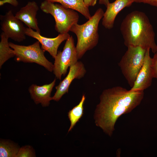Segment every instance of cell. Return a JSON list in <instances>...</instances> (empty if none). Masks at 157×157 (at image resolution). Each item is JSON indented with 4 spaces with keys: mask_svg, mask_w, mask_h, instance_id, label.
I'll list each match as a JSON object with an SVG mask.
<instances>
[{
    "mask_svg": "<svg viewBox=\"0 0 157 157\" xmlns=\"http://www.w3.org/2000/svg\"><path fill=\"white\" fill-rule=\"evenodd\" d=\"M152 68L153 77L157 79V55L155 53L152 59Z\"/></svg>",
    "mask_w": 157,
    "mask_h": 157,
    "instance_id": "20",
    "label": "cell"
},
{
    "mask_svg": "<svg viewBox=\"0 0 157 157\" xmlns=\"http://www.w3.org/2000/svg\"><path fill=\"white\" fill-rule=\"evenodd\" d=\"M144 95V91H131L119 86L104 90L94 111L95 125L111 137L117 119L139 106Z\"/></svg>",
    "mask_w": 157,
    "mask_h": 157,
    "instance_id": "1",
    "label": "cell"
},
{
    "mask_svg": "<svg viewBox=\"0 0 157 157\" xmlns=\"http://www.w3.org/2000/svg\"><path fill=\"white\" fill-rule=\"evenodd\" d=\"M52 2H57L67 8L76 10L88 19L91 17L88 7L83 0H44Z\"/></svg>",
    "mask_w": 157,
    "mask_h": 157,
    "instance_id": "15",
    "label": "cell"
},
{
    "mask_svg": "<svg viewBox=\"0 0 157 157\" xmlns=\"http://www.w3.org/2000/svg\"><path fill=\"white\" fill-rule=\"evenodd\" d=\"M133 3H143L157 7V0H131Z\"/></svg>",
    "mask_w": 157,
    "mask_h": 157,
    "instance_id": "21",
    "label": "cell"
},
{
    "mask_svg": "<svg viewBox=\"0 0 157 157\" xmlns=\"http://www.w3.org/2000/svg\"><path fill=\"white\" fill-rule=\"evenodd\" d=\"M35 154L33 147L29 145H25L20 147L16 157H34Z\"/></svg>",
    "mask_w": 157,
    "mask_h": 157,
    "instance_id": "19",
    "label": "cell"
},
{
    "mask_svg": "<svg viewBox=\"0 0 157 157\" xmlns=\"http://www.w3.org/2000/svg\"><path fill=\"white\" fill-rule=\"evenodd\" d=\"M150 50L149 48L147 49L143 66L130 91H144L151 85L154 77L152 68V58L150 55Z\"/></svg>",
    "mask_w": 157,
    "mask_h": 157,
    "instance_id": "11",
    "label": "cell"
},
{
    "mask_svg": "<svg viewBox=\"0 0 157 157\" xmlns=\"http://www.w3.org/2000/svg\"><path fill=\"white\" fill-rule=\"evenodd\" d=\"M0 67L8 59L15 56L14 50L10 46L9 39L3 32L0 34Z\"/></svg>",
    "mask_w": 157,
    "mask_h": 157,
    "instance_id": "16",
    "label": "cell"
},
{
    "mask_svg": "<svg viewBox=\"0 0 157 157\" xmlns=\"http://www.w3.org/2000/svg\"><path fill=\"white\" fill-rule=\"evenodd\" d=\"M20 147L16 143L8 140L0 141V157H16Z\"/></svg>",
    "mask_w": 157,
    "mask_h": 157,
    "instance_id": "17",
    "label": "cell"
},
{
    "mask_svg": "<svg viewBox=\"0 0 157 157\" xmlns=\"http://www.w3.org/2000/svg\"><path fill=\"white\" fill-rule=\"evenodd\" d=\"M120 30L125 45L140 46L151 49L155 53L157 50L155 33L153 26L144 12L133 11L127 15L121 24Z\"/></svg>",
    "mask_w": 157,
    "mask_h": 157,
    "instance_id": "2",
    "label": "cell"
},
{
    "mask_svg": "<svg viewBox=\"0 0 157 157\" xmlns=\"http://www.w3.org/2000/svg\"><path fill=\"white\" fill-rule=\"evenodd\" d=\"M6 3H8L14 6H17L18 4V3L17 0H4L0 1V6H2Z\"/></svg>",
    "mask_w": 157,
    "mask_h": 157,
    "instance_id": "22",
    "label": "cell"
},
{
    "mask_svg": "<svg viewBox=\"0 0 157 157\" xmlns=\"http://www.w3.org/2000/svg\"><path fill=\"white\" fill-rule=\"evenodd\" d=\"M133 3L131 0H115L108 3L102 19L103 26L106 29H112L117 14L125 8L131 6Z\"/></svg>",
    "mask_w": 157,
    "mask_h": 157,
    "instance_id": "14",
    "label": "cell"
},
{
    "mask_svg": "<svg viewBox=\"0 0 157 157\" xmlns=\"http://www.w3.org/2000/svg\"><path fill=\"white\" fill-rule=\"evenodd\" d=\"M155 53V54H156V55H157V50L156 52Z\"/></svg>",
    "mask_w": 157,
    "mask_h": 157,
    "instance_id": "25",
    "label": "cell"
},
{
    "mask_svg": "<svg viewBox=\"0 0 157 157\" xmlns=\"http://www.w3.org/2000/svg\"><path fill=\"white\" fill-rule=\"evenodd\" d=\"M40 8L43 12L53 17L55 21V30L59 34L67 33L72 26L78 21L79 16L77 12L61 4L44 0Z\"/></svg>",
    "mask_w": 157,
    "mask_h": 157,
    "instance_id": "4",
    "label": "cell"
},
{
    "mask_svg": "<svg viewBox=\"0 0 157 157\" xmlns=\"http://www.w3.org/2000/svg\"><path fill=\"white\" fill-rule=\"evenodd\" d=\"M56 79L49 84L39 86L32 84L28 88L31 98L36 104H41L42 107L48 106L52 100L51 93L56 83Z\"/></svg>",
    "mask_w": 157,
    "mask_h": 157,
    "instance_id": "13",
    "label": "cell"
},
{
    "mask_svg": "<svg viewBox=\"0 0 157 157\" xmlns=\"http://www.w3.org/2000/svg\"><path fill=\"white\" fill-rule=\"evenodd\" d=\"M62 51H58L54 58L53 73L58 79L60 80L62 76H65L69 67L76 64L78 59L72 36L66 40Z\"/></svg>",
    "mask_w": 157,
    "mask_h": 157,
    "instance_id": "7",
    "label": "cell"
},
{
    "mask_svg": "<svg viewBox=\"0 0 157 157\" xmlns=\"http://www.w3.org/2000/svg\"><path fill=\"white\" fill-rule=\"evenodd\" d=\"M85 99V97L84 94H83L79 104L69 111L68 116L70 125L68 133L72 131L83 115V105Z\"/></svg>",
    "mask_w": 157,
    "mask_h": 157,
    "instance_id": "18",
    "label": "cell"
},
{
    "mask_svg": "<svg viewBox=\"0 0 157 157\" xmlns=\"http://www.w3.org/2000/svg\"><path fill=\"white\" fill-rule=\"evenodd\" d=\"M127 48L118 65L131 88L143 66L147 49L140 46H129Z\"/></svg>",
    "mask_w": 157,
    "mask_h": 157,
    "instance_id": "5",
    "label": "cell"
},
{
    "mask_svg": "<svg viewBox=\"0 0 157 157\" xmlns=\"http://www.w3.org/2000/svg\"><path fill=\"white\" fill-rule=\"evenodd\" d=\"M39 7L35 1H29L17 12L15 16L24 23L28 27L40 33L36 16Z\"/></svg>",
    "mask_w": 157,
    "mask_h": 157,
    "instance_id": "12",
    "label": "cell"
},
{
    "mask_svg": "<svg viewBox=\"0 0 157 157\" xmlns=\"http://www.w3.org/2000/svg\"><path fill=\"white\" fill-rule=\"evenodd\" d=\"M104 13L103 9L99 8L85 23L82 24L76 23L71 27L70 31L75 34L77 37L76 48L78 59L87 51L92 49L97 44L99 24Z\"/></svg>",
    "mask_w": 157,
    "mask_h": 157,
    "instance_id": "3",
    "label": "cell"
},
{
    "mask_svg": "<svg viewBox=\"0 0 157 157\" xmlns=\"http://www.w3.org/2000/svg\"><path fill=\"white\" fill-rule=\"evenodd\" d=\"M86 72L84 65L81 61H78L70 67L67 76L56 87V91L52 97V100L58 101L63 95L68 92L69 86L72 81L75 79H79L83 77Z\"/></svg>",
    "mask_w": 157,
    "mask_h": 157,
    "instance_id": "10",
    "label": "cell"
},
{
    "mask_svg": "<svg viewBox=\"0 0 157 157\" xmlns=\"http://www.w3.org/2000/svg\"></svg>",
    "mask_w": 157,
    "mask_h": 157,
    "instance_id": "26",
    "label": "cell"
},
{
    "mask_svg": "<svg viewBox=\"0 0 157 157\" xmlns=\"http://www.w3.org/2000/svg\"><path fill=\"white\" fill-rule=\"evenodd\" d=\"M97 0H83V2L86 6L88 7L90 6H94L96 4Z\"/></svg>",
    "mask_w": 157,
    "mask_h": 157,
    "instance_id": "23",
    "label": "cell"
},
{
    "mask_svg": "<svg viewBox=\"0 0 157 157\" xmlns=\"http://www.w3.org/2000/svg\"><path fill=\"white\" fill-rule=\"evenodd\" d=\"M109 3V0H99V4L104 5L106 7Z\"/></svg>",
    "mask_w": 157,
    "mask_h": 157,
    "instance_id": "24",
    "label": "cell"
},
{
    "mask_svg": "<svg viewBox=\"0 0 157 157\" xmlns=\"http://www.w3.org/2000/svg\"><path fill=\"white\" fill-rule=\"evenodd\" d=\"M37 41L28 46L19 45L9 42L10 46L14 50L17 62L35 63L44 67L50 72L53 71V64L44 55L45 51L40 47Z\"/></svg>",
    "mask_w": 157,
    "mask_h": 157,
    "instance_id": "6",
    "label": "cell"
},
{
    "mask_svg": "<svg viewBox=\"0 0 157 157\" xmlns=\"http://www.w3.org/2000/svg\"><path fill=\"white\" fill-rule=\"evenodd\" d=\"M1 29L6 36L15 41L20 42L26 38V29L22 22L14 16L12 10L0 15Z\"/></svg>",
    "mask_w": 157,
    "mask_h": 157,
    "instance_id": "8",
    "label": "cell"
},
{
    "mask_svg": "<svg viewBox=\"0 0 157 157\" xmlns=\"http://www.w3.org/2000/svg\"><path fill=\"white\" fill-rule=\"evenodd\" d=\"M25 33L26 35L37 40L41 44L42 49L48 52L53 58L58 53V49L60 44L70 36L67 33L59 34L55 38H48L41 35L40 33L28 27L26 28Z\"/></svg>",
    "mask_w": 157,
    "mask_h": 157,
    "instance_id": "9",
    "label": "cell"
}]
</instances>
